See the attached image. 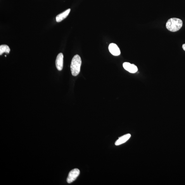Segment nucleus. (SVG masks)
<instances>
[{
  "label": "nucleus",
  "instance_id": "f257e3e1",
  "mask_svg": "<svg viewBox=\"0 0 185 185\" xmlns=\"http://www.w3.org/2000/svg\"><path fill=\"white\" fill-rule=\"evenodd\" d=\"M182 25L183 22L179 18H173L168 20L166 24V27L170 31L175 32L181 29Z\"/></svg>",
  "mask_w": 185,
  "mask_h": 185
},
{
  "label": "nucleus",
  "instance_id": "f03ea898",
  "mask_svg": "<svg viewBox=\"0 0 185 185\" xmlns=\"http://www.w3.org/2000/svg\"><path fill=\"white\" fill-rule=\"evenodd\" d=\"M82 61L80 57L78 54L75 55L72 59L70 65L71 72L74 76H76L79 74Z\"/></svg>",
  "mask_w": 185,
  "mask_h": 185
},
{
  "label": "nucleus",
  "instance_id": "7ed1b4c3",
  "mask_svg": "<svg viewBox=\"0 0 185 185\" xmlns=\"http://www.w3.org/2000/svg\"><path fill=\"white\" fill-rule=\"evenodd\" d=\"M80 171L79 169H73L70 172L67 178V182L69 184L75 181L77 177L79 176L80 174Z\"/></svg>",
  "mask_w": 185,
  "mask_h": 185
},
{
  "label": "nucleus",
  "instance_id": "20e7f679",
  "mask_svg": "<svg viewBox=\"0 0 185 185\" xmlns=\"http://www.w3.org/2000/svg\"><path fill=\"white\" fill-rule=\"evenodd\" d=\"M123 66L125 70L131 73H134L138 71V68L136 65L129 63H123Z\"/></svg>",
  "mask_w": 185,
  "mask_h": 185
},
{
  "label": "nucleus",
  "instance_id": "39448f33",
  "mask_svg": "<svg viewBox=\"0 0 185 185\" xmlns=\"http://www.w3.org/2000/svg\"><path fill=\"white\" fill-rule=\"evenodd\" d=\"M63 54L62 53L59 54L57 57L56 60V66L57 69L59 71H61L63 69Z\"/></svg>",
  "mask_w": 185,
  "mask_h": 185
},
{
  "label": "nucleus",
  "instance_id": "423d86ee",
  "mask_svg": "<svg viewBox=\"0 0 185 185\" xmlns=\"http://www.w3.org/2000/svg\"><path fill=\"white\" fill-rule=\"evenodd\" d=\"M108 48L110 53L114 56H118L120 54V50L117 45L115 44H110Z\"/></svg>",
  "mask_w": 185,
  "mask_h": 185
},
{
  "label": "nucleus",
  "instance_id": "0eeeda50",
  "mask_svg": "<svg viewBox=\"0 0 185 185\" xmlns=\"http://www.w3.org/2000/svg\"><path fill=\"white\" fill-rule=\"evenodd\" d=\"M131 135L130 134H128L124 135L122 137H119V139L117 140L115 142L116 145H120L125 143V142L127 141L131 137Z\"/></svg>",
  "mask_w": 185,
  "mask_h": 185
},
{
  "label": "nucleus",
  "instance_id": "6e6552de",
  "mask_svg": "<svg viewBox=\"0 0 185 185\" xmlns=\"http://www.w3.org/2000/svg\"><path fill=\"white\" fill-rule=\"evenodd\" d=\"M71 9H69L63 12L62 13L56 16V21L57 22H60L62 21L64 19L68 16L69 14Z\"/></svg>",
  "mask_w": 185,
  "mask_h": 185
},
{
  "label": "nucleus",
  "instance_id": "1a4fd4ad",
  "mask_svg": "<svg viewBox=\"0 0 185 185\" xmlns=\"http://www.w3.org/2000/svg\"><path fill=\"white\" fill-rule=\"evenodd\" d=\"M10 49L9 47L6 45H2L0 46V55H1L4 53L9 54Z\"/></svg>",
  "mask_w": 185,
  "mask_h": 185
},
{
  "label": "nucleus",
  "instance_id": "9d476101",
  "mask_svg": "<svg viewBox=\"0 0 185 185\" xmlns=\"http://www.w3.org/2000/svg\"><path fill=\"white\" fill-rule=\"evenodd\" d=\"M182 47L183 49L185 51V44L183 45Z\"/></svg>",
  "mask_w": 185,
  "mask_h": 185
}]
</instances>
